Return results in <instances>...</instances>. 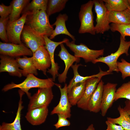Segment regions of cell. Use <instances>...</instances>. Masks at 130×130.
Here are the masks:
<instances>
[{
	"mask_svg": "<svg viewBox=\"0 0 130 130\" xmlns=\"http://www.w3.org/2000/svg\"><path fill=\"white\" fill-rule=\"evenodd\" d=\"M32 57L36 69L46 75L47 69L50 67L51 63L50 55L45 46L39 47L33 53Z\"/></svg>",
	"mask_w": 130,
	"mask_h": 130,
	"instance_id": "obj_12",
	"label": "cell"
},
{
	"mask_svg": "<svg viewBox=\"0 0 130 130\" xmlns=\"http://www.w3.org/2000/svg\"><path fill=\"white\" fill-rule=\"evenodd\" d=\"M61 50L58 54L60 58L64 62L65 65V69L63 72L58 75V80L60 83H65L67 78V75L69 68L73 63L80 61V58L77 57L70 54L65 47L63 43L60 45Z\"/></svg>",
	"mask_w": 130,
	"mask_h": 130,
	"instance_id": "obj_15",
	"label": "cell"
},
{
	"mask_svg": "<svg viewBox=\"0 0 130 130\" xmlns=\"http://www.w3.org/2000/svg\"><path fill=\"white\" fill-rule=\"evenodd\" d=\"M94 9L96 14L95 26L96 33H103L110 29L108 16L109 12L103 0H94Z\"/></svg>",
	"mask_w": 130,
	"mask_h": 130,
	"instance_id": "obj_6",
	"label": "cell"
},
{
	"mask_svg": "<svg viewBox=\"0 0 130 130\" xmlns=\"http://www.w3.org/2000/svg\"><path fill=\"white\" fill-rule=\"evenodd\" d=\"M12 9V5L10 3L9 6H6L3 3L0 5V18H5L9 16Z\"/></svg>",
	"mask_w": 130,
	"mask_h": 130,
	"instance_id": "obj_35",
	"label": "cell"
},
{
	"mask_svg": "<svg viewBox=\"0 0 130 130\" xmlns=\"http://www.w3.org/2000/svg\"></svg>",
	"mask_w": 130,
	"mask_h": 130,
	"instance_id": "obj_42",
	"label": "cell"
},
{
	"mask_svg": "<svg viewBox=\"0 0 130 130\" xmlns=\"http://www.w3.org/2000/svg\"><path fill=\"white\" fill-rule=\"evenodd\" d=\"M86 81L78 83L73 85L68 93L69 101L72 105H77L82 98L85 89Z\"/></svg>",
	"mask_w": 130,
	"mask_h": 130,
	"instance_id": "obj_25",
	"label": "cell"
},
{
	"mask_svg": "<svg viewBox=\"0 0 130 130\" xmlns=\"http://www.w3.org/2000/svg\"><path fill=\"white\" fill-rule=\"evenodd\" d=\"M108 19L110 23L118 24H130V11L128 8L121 11L110 12L108 13Z\"/></svg>",
	"mask_w": 130,
	"mask_h": 130,
	"instance_id": "obj_24",
	"label": "cell"
},
{
	"mask_svg": "<svg viewBox=\"0 0 130 130\" xmlns=\"http://www.w3.org/2000/svg\"><path fill=\"white\" fill-rule=\"evenodd\" d=\"M53 97L52 87L39 88L36 92L29 98L28 110L43 107H48Z\"/></svg>",
	"mask_w": 130,
	"mask_h": 130,
	"instance_id": "obj_7",
	"label": "cell"
},
{
	"mask_svg": "<svg viewBox=\"0 0 130 130\" xmlns=\"http://www.w3.org/2000/svg\"><path fill=\"white\" fill-rule=\"evenodd\" d=\"M124 110L130 116V100H127L125 101Z\"/></svg>",
	"mask_w": 130,
	"mask_h": 130,
	"instance_id": "obj_38",
	"label": "cell"
},
{
	"mask_svg": "<svg viewBox=\"0 0 130 130\" xmlns=\"http://www.w3.org/2000/svg\"><path fill=\"white\" fill-rule=\"evenodd\" d=\"M20 99L16 116L14 121L11 123L3 122L0 126V130H22L20 124L21 113L23 108L22 105V97L25 93L21 90L19 91Z\"/></svg>",
	"mask_w": 130,
	"mask_h": 130,
	"instance_id": "obj_22",
	"label": "cell"
},
{
	"mask_svg": "<svg viewBox=\"0 0 130 130\" xmlns=\"http://www.w3.org/2000/svg\"><path fill=\"white\" fill-rule=\"evenodd\" d=\"M25 24L42 37H50L53 30L46 11L40 10L28 13Z\"/></svg>",
	"mask_w": 130,
	"mask_h": 130,
	"instance_id": "obj_1",
	"label": "cell"
},
{
	"mask_svg": "<svg viewBox=\"0 0 130 130\" xmlns=\"http://www.w3.org/2000/svg\"><path fill=\"white\" fill-rule=\"evenodd\" d=\"M21 38L26 46L34 53L40 46L45 45L43 37L29 26L25 25Z\"/></svg>",
	"mask_w": 130,
	"mask_h": 130,
	"instance_id": "obj_9",
	"label": "cell"
},
{
	"mask_svg": "<svg viewBox=\"0 0 130 130\" xmlns=\"http://www.w3.org/2000/svg\"><path fill=\"white\" fill-rule=\"evenodd\" d=\"M110 29L112 32L117 31L121 34V36L126 40L125 37L130 36V24H118L112 23L110 25Z\"/></svg>",
	"mask_w": 130,
	"mask_h": 130,
	"instance_id": "obj_32",
	"label": "cell"
},
{
	"mask_svg": "<svg viewBox=\"0 0 130 130\" xmlns=\"http://www.w3.org/2000/svg\"><path fill=\"white\" fill-rule=\"evenodd\" d=\"M68 1V0H48L46 11L47 15L49 16L63 10Z\"/></svg>",
	"mask_w": 130,
	"mask_h": 130,
	"instance_id": "obj_30",
	"label": "cell"
},
{
	"mask_svg": "<svg viewBox=\"0 0 130 130\" xmlns=\"http://www.w3.org/2000/svg\"><path fill=\"white\" fill-rule=\"evenodd\" d=\"M9 20V16L5 18H0V38L5 43L9 41L6 32V26Z\"/></svg>",
	"mask_w": 130,
	"mask_h": 130,
	"instance_id": "obj_34",
	"label": "cell"
},
{
	"mask_svg": "<svg viewBox=\"0 0 130 130\" xmlns=\"http://www.w3.org/2000/svg\"><path fill=\"white\" fill-rule=\"evenodd\" d=\"M129 6H130V0H128Z\"/></svg>",
	"mask_w": 130,
	"mask_h": 130,
	"instance_id": "obj_40",
	"label": "cell"
},
{
	"mask_svg": "<svg viewBox=\"0 0 130 130\" xmlns=\"http://www.w3.org/2000/svg\"><path fill=\"white\" fill-rule=\"evenodd\" d=\"M80 65H82L80 64H77V63H76L74 65H73L71 66L73 71L74 75L73 78L70 80L69 84L67 85L68 93L72 86L77 83L85 82L88 79L92 78L102 77L105 75L112 74V72H108L107 71H103L99 68V72L97 74L85 77L82 76L80 75L78 72V67Z\"/></svg>",
	"mask_w": 130,
	"mask_h": 130,
	"instance_id": "obj_20",
	"label": "cell"
},
{
	"mask_svg": "<svg viewBox=\"0 0 130 130\" xmlns=\"http://www.w3.org/2000/svg\"><path fill=\"white\" fill-rule=\"evenodd\" d=\"M57 115L58 117V122L53 125L56 129H58L62 127L68 126L70 125V123L67 118L60 115Z\"/></svg>",
	"mask_w": 130,
	"mask_h": 130,
	"instance_id": "obj_36",
	"label": "cell"
},
{
	"mask_svg": "<svg viewBox=\"0 0 130 130\" xmlns=\"http://www.w3.org/2000/svg\"><path fill=\"white\" fill-rule=\"evenodd\" d=\"M75 41H73L70 42L69 40L65 44L74 52L75 56L83 58L86 63L89 62L92 63L95 60L104 54V49L99 50L91 49L83 43H81L79 45L76 44Z\"/></svg>",
	"mask_w": 130,
	"mask_h": 130,
	"instance_id": "obj_5",
	"label": "cell"
},
{
	"mask_svg": "<svg viewBox=\"0 0 130 130\" xmlns=\"http://www.w3.org/2000/svg\"><path fill=\"white\" fill-rule=\"evenodd\" d=\"M48 112L47 107L36 108L28 110L25 117L32 125H39L45 122Z\"/></svg>",
	"mask_w": 130,
	"mask_h": 130,
	"instance_id": "obj_18",
	"label": "cell"
},
{
	"mask_svg": "<svg viewBox=\"0 0 130 130\" xmlns=\"http://www.w3.org/2000/svg\"><path fill=\"white\" fill-rule=\"evenodd\" d=\"M68 18V16L66 14H60L57 17L56 21L52 25L53 26H55V28L50 37V39H54L58 35L64 34L69 36L73 41H75L76 40L75 37L69 32L66 27L65 22Z\"/></svg>",
	"mask_w": 130,
	"mask_h": 130,
	"instance_id": "obj_21",
	"label": "cell"
},
{
	"mask_svg": "<svg viewBox=\"0 0 130 130\" xmlns=\"http://www.w3.org/2000/svg\"><path fill=\"white\" fill-rule=\"evenodd\" d=\"M109 12L121 11L128 8L129 5L128 0H103Z\"/></svg>",
	"mask_w": 130,
	"mask_h": 130,
	"instance_id": "obj_28",
	"label": "cell"
},
{
	"mask_svg": "<svg viewBox=\"0 0 130 130\" xmlns=\"http://www.w3.org/2000/svg\"><path fill=\"white\" fill-rule=\"evenodd\" d=\"M55 85L59 89L60 97L58 104L53 108L51 114H59L67 118H70L71 116V108L72 105L68 98L67 84H65L63 88H62L61 85L59 84L55 83Z\"/></svg>",
	"mask_w": 130,
	"mask_h": 130,
	"instance_id": "obj_11",
	"label": "cell"
},
{
	"mask_svg": "<svg viewBox=\"0 0 130 130\" xmlns=\"http://www.w3.org/2000/svg\"><path fill=\"white\" fill-rule=\"evenodd\" d=\"M102 78L93 77L86 81L83 95L77 104L78 108L87 110V105L89 100L96 89Z\"/></svg>",
	"mask_w": 130,
	"mask_h": 130,
	"instance_id": "obj_17",
	"label": "cell"
},
{
	"mask_svg": "<svg viewBox=\"0 0 130 130\" xmlns=\"http://www.w3.org/2000/svg\"><path fill=\"white\" fill-rule=\"evenodd\" d=\"M117 110L120 114L118 117H107V120L121 126L125 130H130V116L120 105L118 107Z\"/></svg>",
	"mask_w": 130,
	"mask_h": 130,
	"instance_id": "obj_26",
	"label": "cell"
},
{
	"mask_svg": "<svg viewBox=\"0 0 130 130\" xmlns=\"http://www.w3.org/2000/svg\"><path fill=\"white\" fill-rule=\"evenodd\" d=\"M94 5L93 0H90L82 5L78 13L80 25L78 31L80 34L88 33L94 35L96 33L94 25L92 8Z\"/></svg>",
	"mask_w": 130,
	"mask_h": 130,
	"instance_id": "obj_3",
	"label": "cell"
},
{
	"mask_svg": "<svg viewBox=\"0 0 130 130\" xmlns=\"http://www.w3.org/2000/svg\"><path fill=\"white\" fill-rule=\"evenodd\" d=\"M105 123L107 125V128L105 130H124V129L121 126L113 123L107 120Z\"/></svg>",
	"mask_w": 130,
	"mask_h": 130,
	"instance_id": "obj_37",
	"label": "cell"
},
{
	"mask_svg": "<svg viewBox=\"0 0 130 130\" xmlns=\"http://www.w3.org/2000/svg\"><path fill=\"white\" fill-rule=\"evenodd\" d=\"M55 84L52 78L41 79L37 78L33 74H31L27 75L26 79L21 83L16 84L12 82L5 86L2 90L6 92L13 88H18L26 93L29 98L31 96L29 91L31 88H52Z\"/></svg>",
	"mask_w": 130,
	"mask_h": 130,
	"instance_id": "obj_2",
	"label": "cell"
},
{
	"mask_svg": "<svg viewBox=\"0 0 130 130\" xmlns=\"http://www.w3.org/2000/svg\"><path fill=\"white\" fill-rule=\"evenodd\" d=\"M85 130H95L93 125L91 124Z\"/></svg>",
	"mask_w": 130,
	"mask_h": 130,
	"instance_id": "obj_39",
	"label": "cell"
},
{
	"mask_svg": "<svg viewBox=\"0 0 130 130\" xmlns=\"http://www.w3.org/2000/svg\"><path fill=\"white\" fill-rule=\"evenodd\" d=\"M27 14H22L19 19L13 22L9 20L6 26V32L9 42L16 44L22 43L21 35Z\"/></svg>",
	"mask_w": 130,
	"mask_h": 130,
	"instance_id": "obj_8",
	"label": "cell"
},
{
	"mask_svg": "<svg viewBox=\"0 0 130 130\" xmlns=\"http://www.w3.org/2000/svg\"><path fill=\"white\" fill-rule=\"evenodd\" d=\"M121 62L117 61V66L119 71L122 74V77L123 79L126 78L130 77V63L122 58Z\"/></svg>",
	"mask_w": 130,
	"mask_h": 130,
	"instance_id": "obj_33",
	"label": "cell"
},
{
	"mask_svg": "<svg viewBox=\"0 0 130 130\" xmlns=\"http://www.w3.org/2000/svg\"><path fill=\"white\" fill-rule=\"evenodd\" d=\"M43 37L45 42V46L49 53L51 63V68L48 69L47 72L52 75V78L54 81H55L56 76H58V71L59 67L58 63H56L54 60L55 51L58 45L62 43H65L69 40L67 38H65L62 41L56 42L52 40L46 36Z\"/></svg>",
	"mask_w": 130,
	"mask_h": 130,
	"instance_id": "obj_13",
	"label": "cell"
},
{
	"mask_svg": "<svg viewBox=\"0 0 130 130\" xmlns=\"http://www.w3.org/2000/svg\"><path fill=\"white\" fill-rule=\"evenodd\" d=\"M128 8L129 9L130 11V6H128Z\"/></svg>",
	"mask_w": 130,
	"mask_h": 130,
	"instance_id": "obj_41",
	"label": "cell"
},
{
	"mask_svg": "<svg viewBox=\"0 0 130 130\" xmlns=\"http://www.w3.org/2000/svg\"><path fill=\"white\" fill-rule=\"evenodd\" d=\"M117 85L116 83L108 82L104 86L100 110L103 117L106 115L108 110L114 101Z\"/></svg>",
	"mask_w": 130,
	"mask_h": 130,
	"instance_id": "obj_14",
	"label": "cell"
},
{
	"mask_svg": "<svg viewBox=\"0 0 130 130\" xmlns=\"http://www.w3.org/2000/svg\"><path fill=\"white\" fill-rule=\"evenodd\" d=\"M48 1L47 0H33L26 6L21 13L27 14L40 10L46 11Z\"/></svg>",
	"mask_w": 130,
	"mask_h": 130,
	"instance_id": "obj_29",
	"label": "cell"
},
{
	"mask_svg": "<svg viewBox=\"0 0 130 130\" xmlns=\"http://www.w3.org/2000/svg\"><path fill=\"white\" fill-rule=\"evenodd\" d=\"M29 0H13L10 3L12 5V12L9 16V20L13 22L20 17L24 8L29 2Z\"/></svg>",
	"mask_w": 130,
	"mask_h": 130,
	"instance_id": "obj_27",
	"label": "cell"
},
{
	"mask_svg": "<svg viewBox=\"0 0 130 130\" xmlns=\"http://www.w3.org/2000/svg\"><path fill=\"white\" fill-rule=\"evenodd\" d=\"M0 72H6L9 75L20 78L22 76V70L14 58L8 56H0Z\"/></svg>",
	"mask_w": 130,
	"mask_h": 130,
	"instance_id": "obj_16",
	"label": "cell"
},
{
	"mask_svg": "<svg viewBox=\"0 0 130 130\" xmlns=\"http://www.w3.org/2000/svg\"><path fill=\"white\" fill-rule=\"evenodd\" d=\"M16 59L20 68L22 70V76L26 77L31 74L35 76L38 75L37 70L34 65L32 57L24 56L23 58H16Z\"/></svg>",
	"mask_w": 130,
	"mask_h": 130,
	"instance_id": "obj_23",
	"label": "cell"
},
{
	"mask_svg": "<svg viewBox=\"0 0 130 130\" xmlns=\"http://www.w3.org/2000/svg\"><path fill=\"white\" fill-rule=\"evenodd\" d=\"M104 85V82L101 80L89 100L87 110L95 113L100 111Z\"/></svg>",
	"mask_w": 130,
	"mask_h": 130,
	"instance_id": "obj_19",
	"label": "cell"
},
{
	"mask_svg": "<svg viewBox=\"0 0 130 130\" xmlns=\"http://www.w3.org/2000/svg\"><path fill=\"white\" fill-rule=\"evenodd\" d=\"M120 42L119 48L115 52L105 57H100L95 60L92 63L95 64L101 62L106 64L108 67V72H112L113 71L118 72L117 66V60L122 54H125L128 56V51L130 47V41H127L120 36Z\"/></svg>",
	"mask_w": 130,
	"mask_h": 130,
	"instance_id": "obj_4",
	"label": "cell"
},
{
	"mask_svg": "<svg viewBox=\"0 0 130 130\" xmlns=\"http://www.w3.org/2000/svg\"><path fill=\"white\" fill-rule=\"evenodd\" d=\"M0 55L14 58L21 56H32L33 52L22 43L16 44L0 42Z\"/></svg>",
	"mask_w": 130,
	"mask_h": 130,
	"instance_id": "obj_10",
	"label": "cell"
},
{
	"mask_svg": "<svg viewBox=\"0 0 130 130\" xmlns=\"http://www.w3.org/2000/svg\"><path fill=\"white\" fill-rule=\"evenodd\" d=\"M122 98L130 100V81L123 84L116 90L114 101Z\"/></svg>",
	"mask_w": 130,
	"mask_h": 130,
	"instance_id": "obj_31",
	"label": "cell"
}]
</instances>
